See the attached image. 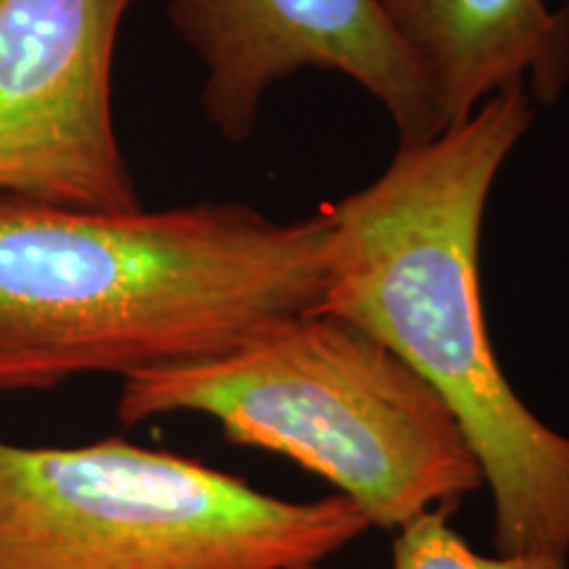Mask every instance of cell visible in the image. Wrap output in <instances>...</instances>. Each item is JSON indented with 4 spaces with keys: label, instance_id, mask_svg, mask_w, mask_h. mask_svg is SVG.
<instances>
[{
    "label": "cell",
    "instance_id": "6da1fadb",
    "mask_svg": "<svg viewBox=\"0 0 569 569\" xmlns=\"http://www.w3.org/2000/svg\"><path fill=\"white\" fill-rule=\"evenodd\" d=\"M532 122L528 92H501L432 140L398 146L377 180L319 206L327 280L317 315L388 346L451 411L490 490L496 553L569 557V436L511 388L480 296L490 190Z\"/></svg>",
    "mask_w": 569,
    "mask_h": 569
},
{
    "label": "cell",
    "instance_id": "7a4b0ae2",
    "mask_svg": "<svg viewBox=\"0 0 569 569\" xmlns=\"http://www.w3.org/2000/svg\"><path fill=\"white\" fill-rule=\"evenodd\" d=\"M327 219L0 201V393L213 359L317 315Z\"/></svg>",
    "mask_w": 569,
    "mask_h": 569
},
{
    "label": "cell",
    "instance_id": "3957f363",
    "mask_svg": "<svg viewBox=\"0 0 569 569\" xmlns=\"http://www.w3.org/2000/svg\"><path fill=\"white\" fill-rule=\"evenodd\" d=\"M117 415L127 427L209 417L230 443L330 482L382 530L482 488L443 401L388 346L327 315L296 317L213 359L124 377Z\"/></svg>",
    "mask_w": 569,
    "mask_h": 569
},
{
    "label": "cell",
    "instance_id": "277c9868",
    "mask_svg": "<svg viewBox=\"0 0 569 569\" xmlns=\"http://www.w3.org/2000/svg\"><path fill=\"white\" fill-rule=\"evenodd\" d=\"M369 528L338 493L277 498L122 438L0 440V569H288L336 557Z\"/></svg>",
    "mask_w": 569,
    "mask_h": 569
},
{
    "label": "cell",
    "instance_id": "5b68a950",
    "mask_svg": "<svg viewBox=\"0 0 569 569\" xmlns=\"http://www.w3.org/2000/svg\"><path fill=\"white\" fill-rule=\"evenodd\" d=\"M140 0H0V201L142 209L113 124V59Z\"/></svg>",
    "mask_w": 569,
    "mask_h": 569
},
{
    "label": "cell",
    "instance_id": "8992f818",
    "mask_svg": "<svg viewBox=\"0 0 569 569\" xmlns=\"http://www.w3.org/2000/svg\"><path fill=\"white\" fill-rule=\"evenodd\" d=\"M169 24L203 69L201 109L232 146L259 127L269 90L303 69L336 71L386 109L401 146L443 119L380 0H169Z\"/></svg>",
    "mask_w": 569,
    "mask_h": 569
},
{
    "label": "cell",
    "instance_id": "52a82bcc",
    "mask_svg": "<svg viewBox=\"0 0 569 569\" xmlns=\"http://www.w3.org/2000/svg\"><path fill=\"white\" fill-rule=\"evenodd\" d=\"M422 71L443 130L482 103L525 90L553 103L569 82V6L546 0H380Z\"/></svg>",
    "mask_w": 569,
    "mask_h": 569
},
{
    "label": "cell",
    "instance_id": "ba28073f",
    "mask_svg": "<svg viewBox=\"0 0 569 569\" xmlns=\"http://www.w3.org/2000/svg\"><path fill=\"white\" fill-rule=\"evenodd\" d=\"M457 507H436L403 522L393 538L390 569H569L567 557L546 551H475L451 525Z\"/></svg>",
    "mask_w": 569,
    "mask_h": 569
},
{
    "label": "cell",
    "instance_id": "9c48e42d",
    "mask_svg": "<svg viewBox=\"0 0 569 569\" xmlns=\"http://www.w3.org/2000/svg\"><path fill=\"white\" fill-rule=\"evenodd\" d=\"M288 569H325V561H317V565H301V567H288Z\"/></svg>",
    "mask_w": 569,
    "mask_h": 569
}]
</instances>
